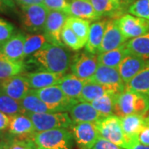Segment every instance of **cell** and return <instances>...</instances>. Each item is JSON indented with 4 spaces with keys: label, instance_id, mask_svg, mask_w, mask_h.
<instances>
[{
    "label": "cell",
    "instance_id": "cell-1",
    "mask_svg": "<svg viewBox=\"0 0 149 149\" xmlns=\"http://www.w3.org/2000/svg\"><path fill=\"white\" fill-rule=\"evenodd\" d=\"M33 59L44 69L51 72L65 74L71 63L70 52L64 47L47 43L32 55Z\"/></svg>",
    "mask_w": 149,
    "mask_h": 149
},
{
    "label": "cell",
    "instance_id": "cell-2",
    "mask_svg": "<svg viewBox=\"0 0 149 149\" xmlns=\"http://www.w3.org/2000/svg\"><path fill=\"white\" fill-rule=\"evenodd\" d=\"M149 111V98L139 92L125 89L115 98L113 114L123 118L138 114L145 116Z\"/></svg>",
    "mask_w": 149,
    "mask_h": 149
},
{
    "label": "cell",
    "instance_id": "cell-3",
    "mask_svg": "<svg viewBox=\"0 0 149 149\" xmlns=\"http://www.w3.org/2000/svg\"><path fill=\"white\" fill-rule=\"evenodd\" d=\"M32 140L37 147L47 149H72L74 138L67 128H56L36 132Z\"/></svg>",
    "mask_w": 149,
    "mask_h": 149
},
{
    "label": "cell",
    "instance_id": "cell-4",
    "mask_svg": "<svg viewBox=\"0 0 149 149\" xmlns=\"http://www.w3.org/2000/svg\"><path fill=\"white\" fill-rule=\"evenodd\" d=\"M100 136L117 144L124 149H130V145L123 131L121 118L113 114L102 118L95 122Z\"/></svg>",
    "mask_w": 149,
    "mask_h": 149
},
{
    "label": "cell",
    "instance_id": "cell-5",
    "mask_svg": "<svg viewBox=\"0 0 149 149\" xmlns=\"http://www.w3.org/2000/svg\"><path fill=\"white\" fill-rule=\"evenodd\" d=\"M32 120L36 132H42L56 128H69L72 125V119L67 113H24Z\"/></svg>",
    "mask_w": 149,
    "mask_h": 149
},
{
    "label": "cell",
    "instance_id": "cell-6",
    "mask_svg": "<svg viewBox=\"0 0 149 149\" xmlns=\"http://www.w3.org/2000/svg\"><path fill=\"white\" fill-rule=\"evenodd\" d=\"M88 80L104 86L114 95H118L126 89V85L115 67L99 65L95 73Z\"/></svg>",
    "mask_w": 149,
    "mask_h": 149
},
{
    "label": "cell",
    "instance_id": "cell-7",
    "mask_svg": "<svg viewBox=\"0 0 149 149\" xmlns=\"http://www.w3.org/2000/svg\"><path fill=\"white\" fill-rule=\"evenodd\" d=\"M43 102L57 109L59 112L69 111L78 100L70 99L65 94L58 85H52L39 90H32Z\"/></svg>",
    "mask_w": 149,
    "mask_h": 149
},
{
    "label": "cell",
    "instance_id": "cell-8",
    "mask_svg": "<svg viewBox=\"0 0 149 149\" xmlns=\"http://www.w3.org/2000/svg\"><path fill=\"white\" fill-rule=\"evenodd\" d=\"M49 10L43 4L22 7V24L23 27L32 32L44 30Z\"/></svg>",
    "mask_w": 149,
    "mask_h": 149
},
{
    "label": "cell",
    "instance_id": "cell-9",
    "mask_svg": "<svg viewBox=\"0 0 149 149\" xmlns=\"http://www.w3.org/2000/svg\"><path fill=\"white\" fill-rule=\"evenodd\" d=\"M70 128L80 149H91L100 137L95 123H73Z\"/></svg>",
    "mask_w": 149,
    "mask_h": 149
},
{
    "label": "cell",
    "instance_id": "cell-10",
    "mask_svg": "<svg viewBox=\"0 0 149 149\" xmlns=\"http://www.w3.org/2000/svg\"><path fill=\"white\" fill-rule=\"evenodd\" d=\"M69 15L61 11L49 10L44 27V34L47 37L49 43L65 47L61 41V31Z\"/></svg>",
    "mask_w": 149,
    "mask_h": 149
},
{
    "label": "cell",
    "instance_id": "cell-11",
    "mask_svg": "<svg viewBox=\"0 0 149 149\" xmlns=\"http://www.w3.org/2000/svg\"><path fill=\"white\" fill-rule=\"evenodd\" d=\"M98 56L91 53L75 55L71 60L70 69L72 73L84 80H88L95 73L99 66Z\"/></svg>",
    "mask_w": 149,
    "mask_h": 149
},
{
    "label": "cell",
    "instance_id": "cell-12",
    "mask_svg": "<svg viewBox=\"0 0 149 149\" xmlns=\"http://www.w3.org/2000/svg\"><path fill=\"white\" fill-rule=\"evenodd\" d=\"M120 31L127 40L143 36L149 32V21L133 14H124L117 19Z\"/></svg>",
    "mask_w": 149,
    "mask_h": 149
},
{
    "label": "cell",
    "instance_id": "cell-13",
    "mask_svg": "<svg viewBox=\"0 0 149 149\" xmlns=\"http://www.w3.org/2000/svg\"><path fill=\"white\" fill-rule=\"evenodd\" d=\"M127 42L118 27L117 19H111L106 22L104 37L98 55L108 51H111Z\"/></svg>",
    "mask_w": 149,
    "mask_h": 149
},
{
    "label": "cell",
    "instance_id": "cell-14",
    "mask_svg": "<svg viewBox=\"0 0 149 149\" xmlns=\"http://www.w3.org/2000/svg\"><path fill=\"white\" fill-rule=\"evenodd\" d=\"M1 87L2 92L18 101L31 91L26 74H21L1 80Z\"/></svg>",
    "mask_w": 149,
    "mask_h": 149
},
{
    "label": "cell",
    "instance_id": "cell-15",
    "mask_svg": "<svg viewBox=\"0 0 149 149\" xmlns=\"http://www.w3.org/2000/svg\"><path fill=\"white\" fill-rule=\"evenodd\" d=\"M148 63L149 59L143 58L133 54H128L118 67L120 76L125 85H128L130 80L142 71Z\"/></svg>",
    "mask_w": 149,
    "mask_h": 149
},
{
    "label": "cell",
    "instance_id": "cell-16",
    "mask_svg": "<svg viewBox=\"0 0 149 149\" xmlns=\"http://www.w3.org/2000/svg\"><path fill=\"white\" fill-rule=\"evenodd\" d=\"M121 124L123 131L130 145L131 149L136 144L139 143L138 135L142 128L145 125H147L145 116L138 114L127 115L125 117L121 118Z\"/></svg>",
    "mask_w": 149,
    "mask_h": 149
},
{
    "label": "cell",
    "instance_id": "cell-17",
    "mask_svg": "<svg viewBox=\"0 0 149 149\" xmlns=\"http://www.w3.org/2000/svg\"><path fill=\"white\" fill-rule=\"evenodd\" d=\"M68 112L73 123H95L104 118L88 102L78 101Z\"/></svg>",
    "mask_w": 149,
    "mask_h": 149
},
{
    "label": "cell",
    "instance_id": "cell-18",
    "mask_svg": "<svg viewBox=\"0 0 149 149\" xmlns=\"http://www.w3.org/2000/svg\"><path fill=\"white\" fill-rule=\"evenodd\" d=\"M8 129L12 135L23 139H30V137L32 139L34 133H36L33 123L25 113H19L11 116Z\"/></svg>",
    "mask_w": 149,
    "mask_h": 149
},
{
    "label": "cell",
    "instance_id": "cell-19",
    "mask_svg": "<svg viewBox=\"0 0 149 149\" xmlns=\"http://www.w3.org/2000/svg\"><path fill=\"white\" fill-rule=\"evenodd\" d=\"M63 75V74L48 70L31 72L26 74L31 90H39L57 85Z\"/></svg>",
    "mask_w": 149,
    "mask_h": 149
},
{
    "label": "cell",
    "instance_id": "cell-20",
    "mask_svg": "<svg viewBox=\"0 0 149 149\" xmlns=\"http://www.w3.org/2000/svg\"><path fill=\"white\" fill-rule=\"evenodd\" d=\"M26 35L22 32H17L9 40L2 46L1 54L7 58L21 61H23V48Z\"/></svg>",
    "mask_w": 149,
    "mask_h": 149
},
{
    "label": "cell",
    "instance_id": "cell-21",
    "mask_svg": "<svg viewBox=\"0 0 149 149\" xmlns=\"http://www.w3.org/2000/svg\"><path fill=\"white\" fill-rule=\"evenodd\" d=\"M67 14L88 21H96L101 17L98 15L90 0H73L70 3Z\"/></svg>",
    "mask_w": 149,
    "mask_h": 149
},
{
    "label": "cell",
    "instance_id": "cell-22",
    "mask_svg": "<svg viewBox=\"0 0 149 149\" xmlns=\"http://www.w3.org/2000/svg\"><path fill=\"white\" fill-rule=\"evenodd\" d=\"M106 22L107 20H102L91 24L88 40L85 45L86 52L98 55L104 37Z\"/></svg>",
    "mask_w": 149,
    "mask_h": 149
},
{
    "label": "cell",
    "instance_id": "cell-23",
    "mask_svg": "<svg viewBox=\"0 0 149 149\" xmlns=\"http://www.w3.org/2000/svg\"><path fill=\"white\" fill-rule=\"evenodd\" d=\"M85 81L71 73L64 74L57 85L69 98L79 101Z\"/></svg>",
    "mask_w": 149,
    "mask_h": 149
},
{
    "label": "cell",
    "instance_id": "cell-24",
    "mask_svg": "<svg viewBox=\"0 0 149 149\" xmlns=\"http://www.w3.org/2000/svg\"><path fill=\"white\" fill-rule=\"evenodd\" d=\"M20 104L25 112H30L34 113L59 112L58 109L55 107L51 106L43 102L36 94L32 92V90L22 99Z\"/></svg>",
    "mask_w": 149,
    "mask_h": 149
},
{
    "label": "cell",
    "instance_id": "cell-25",
    "mask_svg": "<svg viewBox=\"0 0 149 149\" xmlns=\"http://www.w3.org/2000/svg\"><path fill=\"white\" fill-rule=\"evenodd\" d=\"M128 49L126 47L125 43L120 46L119 47L115 48L111 51H108L98 55V60L100 65H106L109 67L118 68L123 59L128 56Z\"/></svg>",
    "mask_w": 149,
    "mask_h": 149
},
{
    "label": "cell",
    "instance_id": "cell-26",
    "mask_svg": "<svg viewBox=\"0 0 149 149\" xmlns=\"http://www.w3.org/2000/svg\"><path fill=\"white\" fill-rule=\"evenodd\" d=\"M25 70L23 61H16L0 54V80L21 74Z\"/></svg>",
    "mask_w": 149,
    "mask_h": 149
},
{
    "label": "cell",
    "instance_id": "cell-27",
    "mask_svg": "<svg viewBox=\"0 0 149 149\" xmlns=\"http://www.w3.org/2000/svg\"><path fill=\"white\" fill-rule=\"evenodd\" d=\"M92 6L100 17H114L119 15L123 7L116 0H90Z\"/></svg>",
    "mask_w": 149,
    "mask_h": 149
},
{
    "label": "cell",
    "instance_id": "cell-28",
    "mask_svg": "<svg viewBox=\"0 0 149 149\" xmlns=\"http://www.w3.org/2000/svg\"><path fill=\"white\" fill-rule=\"evenodd\" d=\"M125 45L130 54L149 59V32L143 36L130 39Z\"/></svg>",
    "mask_w": 149,
    "mask_h": 149
},
{
    "label": "cell",
    "instance_id": "cell-29",
    "mask_svg": "<svg viewBox=\"0 0 149 149\" xmlns=\"http://www.w3.org/2000/svg\"><path fill=\"white\" fill-rule=\"evenodd\" d=\"M126 89L139 92L149 98V63L126 85Z\"/></svg>",
    "mask_w": 149,
    "mask_h": 149
},
{
    "label": "cell",
    "instance_id": "cell-30",
    "mask_svg": "<svg viewBox=\"0 0 149 149\" xmlns=\"http://www.w3.org/2000/svg\"><path fill=\"white\" fill-rule=\"evenodd\" d=\"M107 94H112V93H110L106 88H104L102 85L96 84L95 82L86 80L81 92L79 101L91 103L92 101L99 99L100 97L105 95Z\"/></svg>",
    "mask_w": 149,
    "mask_h": 149
},
{
    "label": "cell",
    "instance_id": "cell-31",
    "mask_svg": "<svg viewBox=\"0 0 149 149\" xmlns=\"http://www.w3.org/2000/svg\"><path fill=\"white\" fill-rule=\"evenodd\" d=\"M65 24L71 28V30L75 33V35L79 37L82 41V42L85 45V43L88 40V37H89L91 21L69 16L66 20Z\"/></svg>",
    "mask_w": 149,
    "mask_h": 149
},
{
    "label": "cell",
    "instance_id": "cell-32",
    "mask_svg": "<svg viewBox=\"0 0 149 149\" xmlns=\"http://www.w3.org/2000/svg\"><path fill=\"white\" fill-rule=\"evenodd\" d=\"M49 42L47 37L43 34H34V35H27L24 48H23V58L33 55L37 51H39L44 45Z\"/></svg>",
    "mask_w": 149,
    "mask_h": 149
},
{
    "label": "cell",
    "instance_id": "cell-33",
    "mask_svg": "<svg viewBox=\"0 0 149 149\" xmlns=\"http://www.w3.org/2000/svg\"><path fill=\"white\" fill-rule=\"evenodd\" d=\"M116 95H117L114 94H107L92 101L91 104L104 117L113 115Z\"/></svg>",
    "mask_w": 149,
    "mask_h": 149
},
{
    "label": "cell",
    "instance_id": "cell-34",
    "mask_svg": "<svg viewBox=\"0 0 149 149\" xmlns=\"http://www.w3.org/2000/svg\"><path fill=\"white\" fill-rule=\"evenodd\" d=\"M0 111L9 117L25 113L20 101L11 98L2 91L0 92Z\"/></svg>",
    "mask_w": 149,
    "mask_h": 149
},
{
    "label": "cell",
    "instance_id": "cell-35",
    "mask_svg": "<svg viewBox=\"0 0 149 149\" xmlns=\"http://www.w3.org/2000/svg\"><path fill=\"white\" fill-rule=\"evenodd\" d=\"M61 37L65 46L68 47L73 51H79L83 47H85V44L82 42V41L66 24H65L62 28Z\"/></svg>",
    "mask_w": 149,
    "mask_h": 149
},
{
    "label": "cell",
    "instance_id": "cell-36",
    "mask_svg": "<svg viewBox=\"0 0 149 149\" xmlns=\"http://www.w3.org/2000/svg\"><path fill=\"white\" fill-rule=\"evenodd\" d=\"M128 12L134 16L149 21V0H137L128 8Z\"/></svg>",
    "mask_w": 149,
    "mask_h": 149
},
{
    "label": "cell",
    "instance_id": "cell-37",
    "mask_svg": "<svg viewBox=\"0 0 149 149\" xmlns=\"http://www.w3.org/2000/svg\"><path fill=\"white\" fill-rule=\"evenodd\" d=\"M15 34V27L9 22L0 18V44L9 40Z\"/></svg>",
    "mask_w": 149,
    "mask_h": 149
},
{
    "label": "cell",
    "instance_id": "cell-38",
    "mask_svg": "<svg viewBox=\"0 0 149 149\" xmlns=\"http://www.w3.org/2000/svg\"><path fill=\"white\" fill-rule=\"evenodd\" d=\"M42 4L48 10L61 11L67 13L70 3L67 0H43Z\"/></svg>",
    "mask_w": 149,
    "mask_h": 149
},
{
    "label": "cell",
    "instance_id": "cell-39",
    "mask_svg": "<svg viewBox=\"0 0 149 149\" xmlns=\"http://www.w3.org/2000/svg\"><path fill=\"white\" fill-rule=\"evenodd\" d=\"M9 149H37V147L32 139H20L11 141Z\"/></svg>",
    "mask_w": 149,
    "mask_h": 149
},
{
    "label": "cell",
    "instance_id": "cell-40",
    "mask_svg": "<svg viewBox=\"0 0 149 149\" xmlns=\"http://www.w3.org/2000/svg\"><path fill=\"white\" fill-rule=\"evenodd\" d=\"M91 149H124L119 147L117 144L113 143L110 141L104 139L102 137H99V139L96 140L95 144L93 145Z\"/></svg>",
    "mask_w": 149,
    "mask_h": 149
},
{
    "label": "cell",
    "instance_id": "cell-41",
    "mask_svg": "<svg viewBox=\"0 0 149 149\" xmlns=\"http://www.w3.org/2000/svg\"><path fill=\"white\" fill-rule=\"evenodd\" d=\"M139 143L149 146V125H145L138 135Z\"/></svg>",
    "mask_w": 149,
    "mask_h": 149
},
{
    "label": "cell",
    "instance_id": "cell-42",
    "mask_svg": "<svg viewBox=\"0 0 149 149\" xmlns=\"http://www.w3.org/2000/svg\"><path fill=\"white\" fill-rule=\"evenodd\" d=\"M10 123V117L0 111V132L8 128Z\"/></svg>",
    "mask_w": 149,
    "mask_h": 149
},
{
    "label": "cell",
    "instance_id": "cell-43",
    "mask_svg": "<svg viewBox=\"0 0 149 149\" xmlns=\"http://www.w3.org/2000/svg\"><path fill=\"white\" fill-rule=\"evenodd\" d=\"M16 2L21 6L35 5V4H42L43 0H16Z\"/></svg>",
    "mask_w": 149,
    "mask_h": 149
},
{
    "label": "cell",
    "instance_id": "cell-44",
    "mask_svg": "<svg viewBox=\"0 0 149 149\" xmlns=\"http://www.w3.org/2000/svg\"><path fill=\"white\" fill-rule=\"evenodd\" d=\"M11 141L8 140H2L0 142V149H9Z\"/></svg>",
    "mask_w": 149,
    "mask_h": 149
},
{
    "label": "cell",
    "instance_id": "cell-45",
    "mask_svg": "<svg viewBox=\"0 0 149 149\" xmlns=\"http://www.w3.org/2000/svg\"><path fill=\"white\" fill-rule=\"evenodd\" d=\"M131 149H149V146H146V145H143V144H141L139 143Z\"/></svg>",
    "mask_w": 149,
    "mask_h": 149
},
{
    "label": "cell",
    "instance_id": "cell-46",
    "mask_svg": "<svg viewBox=\"0 0 149 149\" xmlns=\"http://www.w3.org/2000/svg\"><path fill=\"white\" fill-rule=\"evenodd\" d=\"M4 4H7L5 1H4V0H0V11H2L3 9Z\"/></svg>",
    "mask_w": 149,
    "mask_h": 149
},
{
    "label": "cell",
    "instance_id": "cell-47",
    "mask_svg": "<svg viewBox=\"0 0 149 149\" xmlns=\"http://www.w3.org/2000/svg\"><path fill=\"white\" fill-rule=\"evenodd\" d=\"M118 3L120 4V5L122 6L123 8V5H124V3H126V0H116Z\"/></svg>",
    "mask_w": 149,
    "mask_h": 149
},
{
    "label": "cell",
    "instance_id": "cell-48",
    "mask_svg": "<svg viewBox=\"0 0 149 149\" xmlns=\"http://www.w3.org/2000/svg\"><path fill=\"white\" fill-rule=\"evenodd\" d=\"M145 119H146V123H147V125H149V114L147 117H145Z\"/></svg>",
    "mask_w": 149,
    "mask_h": 149
},
{
    "label": "cell",
    "instance_id": "cell-49",
    "mask_svg": "<svg viewBox=\"0 0 149 149\" xmlns=\"http://www.w3.org/2000/svg\"><path fill=\"white\" fill-rule=\"evenodd\" d=\"M4 1H5V2H6V3H7V4H9V5H10L11 0H4Z\"/></svg>",
    "mask_w": 149,
    "mask_h": 149
},
{
    "label": "cell",
    "instance_id": "cell-50",
    "mask_svg": "<svg viewBox=\"0 0 149 149\" xmlns=\"http://www.w3.org/2000/svg\"><path fill=\"white\" fill-rule=\"evenodd\" d=\"M2 46H3V44H0V54H1V50H2Z\"/></svg>",
    "mask_w": 149,
    "mask_h": 149
},
{
    "label": "cell",
    "instance_id": "cell-51",
    "mask_svg": "<svg viewBox=\"0 0 149 149\" xmlns=\"http://www.w3.org/2000/svg\"><path fill=\"white\" fill-rule=\"evenodd\" d=\"M37 149H47V148H41V147H37Z\"/></svg>",
    "mask_w": 149,
    "mask_h": 149
},
{
    "label": "cell",
    "instance_id": "cell-52",
    "mask_svg": "<svg viewBox=\"0 0 149 149\" xmlns=\"http://www.w3.org/2000/svg\"><path fill=\"white\" fill-rule=\"evenodd\" d=\"M2 91V87H1V80H0V92Z\"/></svg>",
    "mask_w": 149,
    "mask_h": 149
},
{
    "label": "cell",
    "instance_id": "cell-53",
    "mask_svg": "<svg viewBox=\"0 0 149 149\" xmlns=\"http://www.w3.org/2000/svg\"><path fill=\"white\" fill-rule=\"evenodd\" d=\"M0 142H1V141H0Z\"/></svg>",
    "mask_w": 149,
    "mask_h": 149
}]
</instances>
